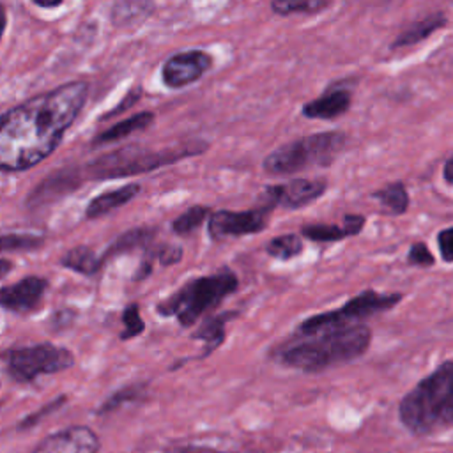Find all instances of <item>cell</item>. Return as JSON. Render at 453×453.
<instances>
[{
	"mask_svg": "<svg viewBox=\"0 0 453 453\" xmlns=\"http://www.w3.org/2000/svg\"><path fill=\"white\" fill-rule=\"evenodd\" d=\"M407 262L418 267H428L434 264V255L425 242H414L407 253Z\"/></svg>",
	"mask_w": 453,
	"mask_h": 453,
	"instance_id": "cell-33",
	"label": "cell"
},
{
	"mask_svg": "<svg viewBox=\"0 0 453 453\" xmlns=\"http://www.w3.org/2000/svg\"><path fill=\"white\" fill-rule=\"evenodd\" d=\"M0 265H2V273H0V276H2V278H5V276L9 274V271H11V262L4 257V258L0 260Z\"/></svg>",
	"mask_w": 453,
	"mask_h": 453,
	"instance_id": "cell-40",
	"label": "cell"
},
{
	"mask_svg": "<svg viewBox=\"0 0 453 453\" xmlns=\"http://www.w3.org/2000/svg\"><path fill=\"white\" fill-rule=\"evenodd\" d=\"M402 297L403 296L398 292L382 294V292H377L372 288L363 290L357 296L350 297L345 304H342L336 310H329V311L317 313V315L304 319L299 324L296 334H297V338H306V336L319 334L322 331L361 324L359 320H363V319H368L375 313L391 310L393 306H396L402 301Z\"/></svg>",
	"mask_w": 453,
	"mask_h": 453,
	"instance_id": "cell-7",
	"label": "cell"
},
{
	"mask_svg": "<svg viewBox=\"0 0 453 453\" xmlns=\"http://www.w3.org/2000/svg\"><path fill=\"white\" fill-rule=\"evenodd\" d=\"M156 115L154 111L150 110H145V111H140V113H134L117 124H113L111 127L101 131L99 134H96L92 138V147H97V145H106V143H111V142H119L136 131H142V129H147L152 122H154Z\"/></svg>",
	"mask_w": 453,
	"mask_h": 453,
	"instance_id": "cell-19",
	"label": "cell"
},
{
	"mask_svg": "<svg viewBox=\"0 0 453 453\" xmlns=\"http://www.w3.org/2000/svg\"><path fill=\"white\" fill-rule=\"evenodd\" d=\"M163 453H246V451H225V449H218L203 444H177V446H168Z\"/></svg>",
	"mask_w": 453,
	"mask_h": 453,
	"instance_id": "cell-35",
	"label": "cell"
},
{
	"mask_svg": "<svg viewBox=\"0 0 453 453\" xmlns=\"http://www.w3.org/2000/svg\"><path fill=\"white\" fill-rule=\"evenodd\" d=\"M147 253H150L152 258H157V262L165 267L175 265L182 260V248L179 244H156V248Z\"/></svg>",
	"mask_w": 453,
	"mask_h": 453,
	"instance_id": "cell-32",
	"label": "cell"
},
{
	"mask_svg": "<svg viewBox=\"0 0 453 453\" xmlns=\"http://www.w3.org/2000/svg\"><path fill=\"white\" fill-rule=\"evenodd\" d=\"M103 264V258H99L96 255V251L85 244H80L73 250H69L62 258H60V265L65 269H71L74 273L85 274V276H92L99 271Z\"/></svg>",
	"mask_w": 453,
	"mask_h": 453,
	"instance_id": "cell-21",
	"label": "cell"
},
{
	"mask_svg": "<svg viewBox=\"0 0 453 453\" xmlns=\"http://www.w3.org/2000/svg\"><path fill=\"white\" fill-rule=\"evenodd\" d=\"M446 16L442 12H432L428 16H425L419 21L411 23L405 30H402L396 39L391 44V50H398V48H405V46H412L421 42L423 39H426L428 35H432L434 32H437L441 27L446 25Z\"/></svg>",
	"mask_w": 453,
	"mask_h": 453,
	"instance_id": "cell-20",
	"label": "cell"
},
{
	"mask_svg": "<svg viewBox=\"0 0 453 453\" xmlns=\"http://www.w3.org/2000/svg\"><path fill=\"white\" fill-rule=\"evenodd\" d=\"M211 207L207 205H193L188 211H184L182 214H179L173 221H172V230L175 235H189L195 230H198L202 226V223L211 218Z\"/></svg>",
	"mask_w": 453,
	"mask_h": 453,
	"instance_id": "cell-26",
	"label": "cell"
},
{
	"mask_svg": "<svg viewBox=\"0 0 453 453\" xmlns=\"http://www.w3.org/2000/svg\"><path fill=\"white\" fill-rule=\"evenodd\" d=\"M402 425L414 435H426L453 425V361L439 365L421 379L398 405Z\"/></svg>",
	"mask_w": 453,
	"mask_h": 453,
	"instance_id": "cell-3",
	"label": "cell"
},
{
	"mask_svg": "<svg viewBox=\"0 0 453 453\" xmlns=\"http://www.w3.org/2000/svg\"><path fill=\"white\" fill-rule=\"evenodd\" d=\"M347 142L342 131H322L280 145L269 152L262 166L271 175H290L310 166H329Z\"/></svg>",
	"mask_w": 453,
	"mask_h": 453,
	"instance_id": "cell-6",
	"label": "cell"
},
{
	"mask_svg": "<svg viewBox=\"0 0 453 453\" xmlns=\"http://www.w3.org/2000/svg\"><path fill=\"white\" fill-rule=\"evenodd\" d=\"M327 188L326 179H292L285 184L267 186L260 202L271 205L273 209L281 205L285 209H301L311 202H315Z\"/></svg>",
	"mask_w": 453,
	"mask_h": 453,
	"instance_id": "cell-11",
	"label": "cell"
},
{
	"mask_svg": "<svg viewBox=\"0 0 453 453\" xmlns=\"http://www.w3.org/2000/svg\"><path fill=\"white\" fill-rule=\"evenodd\" d=\"M365 221H366V218L363 214H345L342 225H338V223L304 225L301 228V235L313 242H336L345 237L357 235L363 230Z\"/></svg>",
	"mask_w": 453,
	"mask_h": 453,
	"instance_id": "cell-16",
	"label": "cell"
},
{
	"mask_svg": "<svg viewBox=\"0 0 453 453\" xmlns=\"http://www.w3.org/2000/svg\"><path fill=\"white\" fill-rule=\"evenodd\" d=\"M87 94V81H67L2 113L0 168L23 172L46 159L83 110Z\"/></svg>",
	"mask_w": 453,
	"mask_h": 453,
	"instance_id": "cell-1",
	"label": "cell"
},
{
	"mask_svg": "<svg viewBox=\"0 0 453 453\" xmlns=\"http://www.w3.org/2000/svg\"><path fill=\"white\" fill-rule=\"evenodd\" d=\"M120 319H122V324H124V331L119 334L122 342L131 340V338H134V336H138L145 331V322L140 317L138 303H129L127 306H124Z\"/></svg>",
	"mask_w": 453,
	"mask_h": 453,
	"instance_id": "cell-30",
	"label": "cell"
},
{
	"mask_svg": "<svg viewBox=\"0 0 453 453\" xmlns=\"http://www.w3.org/2000/svg\"><path fill=\"white\" fill-rule=\"evenodd\" d=\"M48 280L42 276H25L12 285H4L0 290V304L14 313H30L39 308Z\"/></svg>",
	"mask_w": 453,
	"mask_h": 453,
	"instance_id": "cell-13",
	"label": "cell"
},
{
	"mask_svg": "<svg viewBox=\"0 0 453 453\" xmlns=\"http://www.w3.org/2000/svg\"><path fill=\"white\" fill-rule=\"evenodd\" d=\"M303 241L301 235L297 234H283V235H276L269 241V244L265 246V251L269 257L278 258V260H290L301 255L303 251Z\"/></svg>",
	"mask_w": 453,
	"mask_h": 453,
	"instance_id": "cell-27",
	"label": "cell"
},
{
	"mask_svg": "<svg viewBox=\"0 0 453 453\" xmlns=\"http://www.w3.org/2000/svg\"><path fill=\"white\" fill-rule=\"evenodd\" d=\"M154 11L150 2H117L111 5L110 19L115 27H126L143 21Z\"/></svg>",
	"mask_w": 453,
	"mask_h": 453,
	"instance_id": "cell-25",
	"label": "cell"
},
{
	"mask_svg": "<svg viewBox=\"0 0 453 453\" xmlns=\"http://www.w3.org/2000/svg\"><path fill=\"white\" fill-rule=\"evenodd\" d=\"M437 246L444 262H453V226L444 228L437 235Z\"/></svg>",
	"mask_w": 453,
	"mask_h": 453,
	"instance_id": "cell-36",
	"label": "cell"
},
{
	"mask_svg": "<svg viewBox=\"0 0 453 453\" xmlns=\"http://www.w3.org/2000/svg\"><path fill=\"white\" fill-rule=\"evenodd\" d=\"M7 375L18 384H30L39 375L58 373L74 365V356L69 349L51 342L16 347L4 352Z\"/></svg>",
	"mask_w": 453,
	"mask_h": 453,
	"instance_id": "cell-8",
	"label": "cell"
},
{
	"mask_svg": "<svg viewBox=\"0 0 453 453\" xmlns=\"http://www.w3.org/2000/svg\"><path fill=\"white\" fill-rule=\"evenodd\" d=\"M237 317H239L237 310H228V311H223V313H218V315H211L200 324V327L191 334L193 340H200V342L205 343V349H203L200 359L211 356L218 347L223 345V342H225V326H226V322H230Z\"/></svg>",
	"mask_w": 453,
	"mask_h": 453,
	"instance_id": "cell-18",
	"label": "cell"
},
{
	"mask_svg": "<svg viewBox=\"0 0 453 453\" xmlns=\"http://www.w3.org/2000/svg\"><path fill=\"white\" fill-rule=\"evenodd\" d=\"M237 274L232 269L223 267L214 274L196 276L186 281L172 296L159 301L156 311L163 317H175L182 327H189L205 311L219 306L226 296L237 292Z\"/></svg>",
	"mask_w": 453,
	"mask_h": 453,
	"instance_id": "cell-5",
	"label": "cell"
},
{
	"mask_svg": "<svg viewBox=\"0 0 453 453\" xmlns=\"http://www.w3.org/2000/svg\"><path fill=\"white\" fill-rule=\"evenodd\" d=\"M352 104V92L345 87H331L319 97L303 104L301 113L306 119L331 120L343 115Z\"/></svg>",
	"mask_w": 453,
	"mask_h": 453,
	"instance_id": "cell-15",
	"label": "cell"
},
{
	"mask_svg": "<svg viewBox=\"0 0 453 453\" xmlns=\"http://www.w3.org/2000/svg\"><path fill=\"white\" fill-rule=\"evenodd\" d=\"M85 173L78 168H60L51 172L46 179H42L30 195H27V205L28 207H41L44 203H50L53 200H58L60 196L67 195L69 191H74L81 184V177Z\"/></svg>",
	"mask_w": 453,
	"mask_h": 453,
	"instance_id": "cell-14",
	"label": "cell"
},
{
	"mask_svg": "<svg viewBox=\"0 0 453 453\" xmlns=\"http://www.w3.org/2000/svg\"><path fill=\"white\" fill-rule=\"evenodd\" d=\"M372 196L380 202V205L384 207V211H388V214L398 216L409 209V193L405 184L400 180L386 184L384 188L373 191Z\"/></svg>",
	"mask_w": 453,
	"mask_h": 453,
	"instance_id": "cell-24",
	"label": "cell"
},
{
	"mask_svg": "<svg viewBox=\"0 0 453 453\" xmlns=\"http://www.w3.org/2000/svg\"><path fill=\"white\" fill-rule=\"evenodd\" d=\"M372 343V331L365 324L336 327L313 336L299 338L278 352V361L285 366L317 373L336 365L361 357Z\"/></svg>",
	"mask_w": 453,
	"mask_h": 453,
	"instance_id": "cell-2",
	"label": "cell"
},
{
	"mask_svg": "<svg viewBox=\"0 0 453 453\" xmlns=\"http://www.w3.org/2000/svg\"><path fill=\"white\" fill-rule=\"evenodd\" d=\"M2 251H30L37 250L39 246L44 244L42 235L35 234H4L2 235Z\"/></svg>",
	"mask_w": 453,
	"mask_h": 453,
	"instance_id": "cell-29",
	"label": "cell"
},
{
	"mask_svg": "<svg viewBox=\"0 0 453 453\" xmlns=\"http://www.w3.org/2000/svg\"><path fill=\"white\" fill-rule=\"evenodd\" d=\"M32 4H34L35 7H41V9H55V7L62 5V2H60V0H57V2H42V0H32Z\"/></svg>",
	"mask_w": 453,
	"mask_h": 453,
	"instance_id": "cell-39",
	"label": "cell"
},
{
	"mask_svg": "<svg viewBox=\"0 0 453 453\" xmlns=\"http://www.w3.org/2000/svg\"><path fill=\"white\" fill-rule=\"evenodd\" d=\"M140 191H142V186L136 182H131V184H124L120 188L99 193L94 198H90V202L87 203L85 216H87V219L101 218L115 209L126 205L127 202H131Z\"/></svg>",
	"mask_w": 453,
	"mask_h": 453,
	"instance_id": "cell-17",
	"label": "cell"
},
{
	"mask_svg": "<svg viewBox=\"0 0 453 453\" xmlns=\"http://www.w3.org/2000/svg\"><path fill=\"white\" fill-rule=\"evenodd\" d=\"M101 441L87 425H73L46 435L30 453H97Z\"/></svg>",
	"mask_w": 453,
	"mask_h": 453,
	"instance_id": "cell-12",
	"label": "cell"
},
{
	"mask_svg": "<svg viewBox=\"0 0 453 453\" xmlns=\"http://www.w3.org/2000/svg\"><path fill=\"white\" fill-rule=\"evenodd\" d=\"M157 234L156 228L152 226H136V228H131L127 232H124L122 235H119L113 244L104 251V255L101 257L103 262L111 257V255H119V253H124V251H131V250H136V248H147L150 244V241L154 239V235Z\"/></svg>",
	"mask_w": 453,
	"mask_h": 453,
	"instance_id": "cell-22",
	"label": "cell"
},
{
	"mask_svg": "<svg viewBox=\"0 0 453 453\" xmlns=\"http://www.w3.org/2000/svg\"><path fill=\"white\" fill-rule=\"evenodd\" d=\"M273 211L271 205L260 202L257 207L248 211H216L211 214L207 223L209 237L221 241L226 237H241L258 234L267 225V214Z\"/></svg>",
	"mask_w": 453,
	"mask_h": 453,
	"instance_id": "cell-9",
	"label": "cell"
},
{
	"mask_svg": "<svg viewBox=\"0 0 453 453\" xmlns=\"http://www.w3.org/2000/svg\"><path fill=\"white\" fill-rule=\"evenodd\" d=\"M65 402H67V395H60V396L50 400L48 403H44L42 407H39L35 412L25 416V418L16 425V430L21 432V430H28V428L35 426L41 419H44L46 416H50V414H53L55 411H58Z\"/></svg>",
	"mask_w": 453,
	"mask_h": 453,
	"instance_id": "cell-31",
	"label": "cell"
},
{
	"mask_svg": "<svg viewBox=\"0 0 453 453\" xmlns=\"http://www.w3.org/2000/svg\"><path fill=\"white\" fill-rule=\"evenodd\" d=\"M207 147L209 143L203 140L184 142L177 147H165V149H150V147H142L138 143H129L94 157L83 166V173L88 179H99V180L131 177V175L157 170L161 166L173 165L184 157L198 156L203 150H207Z\"/></svg>",
	"mask_w": 453,
	"mask_h": 453,
	"instance_id": "cell-4",
	"label": "cell"
},
{
	"mask_svg": "<svg viewBox=\"0 0 453 453\" xmlns=\"http://www.w3.org/2000/svg\"><path fill=\"white\" fill-rule=\"evenodd\" d=\"M147 382H133L127 386H122L120 389L113 391L96 411V414L99 416H106L113 411H117L119 407H122L124 403H133V402H142L147 395Z\"/></svg>",
	"mask_w": 453,
	"mask_h": 453,
	"instance_id": "cell-23",
	"label": "cell"
},
{
	"mask_svg": "<svg viewBox=\"0 0 453 453\" xmlns=\"http://www.w3.org/2000/svg\"><path fill=\"white\" fill-rule=\"evenodd\" d=\"M442 175H444V180H446V182H449V184L453 186V156L444 163Z\"/></svg>",
	"mask_w": 453,
	"mask_h": 453,
	"instance_id": "cell-38",
	"label": "cell"
},
{
	"mask_svg": "<svg viewBox=\"0 0 453 453\" xmlns=\"http://www.w3.org/2000/svg\"><path fill=\"white\" fill-rule=\"evenodd\" d=\"M214 64L203 50H186L170 55L161 65V81L168 88H182L200 80Z\"/></svg>",
	"mask_w": 453,
	"mask_h": 453,
	"instance_id": "cell-10",
	"label": "cell"
},
{
	"mask_svg": "<svg viewBox=\"0 0 453 453\" xmlns=\"http://www.w3.org/2000/svg\"><path fill=\"white\" fill-rule=\"evenodd\" d=\"M331 2H324V0H276L271 2V11L278 16H290V14H297V12H304V14H315L326 7H329Z\"/></svg>",
	"mask_w": 453,
	"mask_h": 453,
	"instance_id": "cell-28",
	"label": "cell"
},
{
	"mask_svg": "<svg viewBox=\"0 0 453 453\" xmlns=\"http://www.w3.org/2000/svg\"><path fill=\"white\" fill-rule=\"evenodd\" d=\"M152 255L150 253H147V257L142 260V264L138 265V269H136V273H134V276H133V280L134 281H140V280H145L150 273H152Z\"/></svg>",
	"mask_w": 453,
	"mask_h": 453,
	"instance_id": "cell-37",
	"label": "cell"
},
{
	"mask_svg": "<svg viewBox=\"0 0 453 453\" xmlns=\"http://www.w3.org/2000/svg\"><path fill=\"white\" fill-rule=\"evenodd\" d=\"M143 94V90L140 88V87H133L124 97H122V101L115 106V108H111V110H108L103 117H101V120H108V119H111V117H115V115H119V113H122V111H126L127 108H131L133 104H136L138 103V99H140V96Z\"/></svg>",
	"mask_w": 453,
	"mask_h": 453,
	"instance_id": "cell-34",
	"label": "cell"
}]
</instances>
